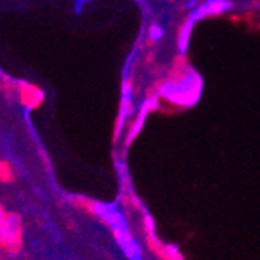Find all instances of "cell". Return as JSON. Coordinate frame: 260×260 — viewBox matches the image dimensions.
<instances>
[{"instance_id":"1","label":"cell","mask_w":260,"mask_h":260,"mask_svg":"<svg viewBox=\"0 0 260 260\" xmlns=\"http://www.w3.org/2000/svg\"><path fill=\"white\" fill-rule=\"evenodd\" d=\"M90 209L113 233L116 243H119L125 239H130L134 236L132 231H130L127 217L118 202H112V203L91 202Z\"/></svg>"},{"instance_id":"2","label":"cell","mask_w":260,"mask_h":260,"mask_svg":"<svg viewBox=\"0 0 260 260\" xmlns=\"http://www.w3.org/2000/svg\"><path fill=\"white\" fill-rule=\"evenodd\" d=\"M200 78L195 76H186L181 81H172L168 82L161 88V94L165 98H169L171 101L180 103V104H193L200 96Z\"/></svg>"},{"instance_id":"3","label":"cell","mask_w":260,"mask_h":260,"mask_svg":"<svg viewBox=\"0 0 260 260\" xmlns=\"http://www.w3.org/2000/svg\"><path fill=\"white\" fill-rule=\"evenodd\" d=\"M20 239H22V218L19 214L11 212L8 214L5 226L0 231V243L8 248L17 249L20 245Z\"/></svg>"},{"instance_id":"4","label":"cell","mask_w":260,"mask_h":260,"mask_svg":"<svg viewBox=\"0 0 260 260\" xmlns=\"http://www.w3.org/2000/svg\"><path fill=\"white\" fill-rule=\"evenodd\" d=\"M233 8V2L231 0H206L205 4L199 5L195 10L190 11L187 22L190 25H193L195 22H199L205 17L214 16V14H220V13H226Z\"/></svg>"},{"instance_id":"5","label":"cell","mask_w":260,"mask_h":260,"mask_svg":"<svg viewBox=\"0 0 260 260\" xmlns=\"http://www.w3.org/2000/svg\"><path fill=\"white\" fill-rule=\"evenodd\" d=\"M162 28L158 25V23H152L150 26H149V31H147V36H149V39L152 41V42H156V41H159L161 38H162Z\"/></svg>"},{"instance_id":"6","label":"cell","mask_w":260,"mask_h":260,"mask_svg":"<svg viewBox=\"0 0 260 260\" xmlns=\"http://www.w3.org/2000/svg\"><path fill=\"white\" fill-rule=\"evenodd\" d=\"M7 217H8V214L5 212V209H4V206H2V203H0V231H2V228L5 226V221H7Z\"/></svg>"},{"instance_id":"7","label":"cell","mask_w":260,"mask_h":260,"mask_svg":"<svg viewBox=\"0 0 260 260\" xmlns=\"http://www.w3.org/2000/svg\"><path fill=\"white\" fill-rule=\"evenodd\" d=\"M0 177H2V162H0Z\"/></svg>"}]
</instances>
